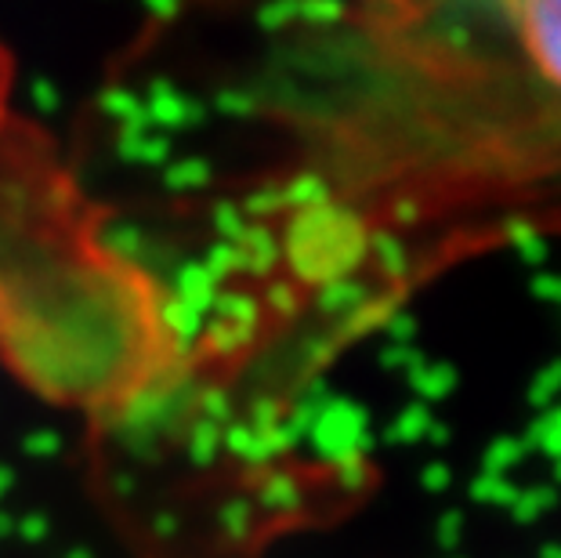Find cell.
Segmentation results:
<instances>
[{
    "label": "cell",
    "mask_w": 561,
    "mask_h": 558,
    "mask_svg": "<svg viewBox=\"0 0 561 558\" xmlns=\"http://www.w3.org/2000/svg\"><path fill=\"white\" fill-rule=\"evenodd\" d=\"M533 66L561 91V0H529L511 8Z\"/></svg>",
    "instance_id": "1"
},
{
    "label": "cell",
    "mask_w": 561,
    "mask_h": 558,
    "mask_svg": "<svg viewBox=\"0 0 561 558\" xmlns=\"http://www.w3.org/2000/svg\"><path fill=\"white\" fill-rule=\"evenodd\" d=\"M504 236H507V243L515 247V254H518L522 265H529V269H543L547 265V258H551V247H547V236H543V229L536 221L511 218L504 225Z\"/></svg>",
    "instance_id": "2"
},
{
    "label": "cell",
    "mask_w": 561,
    "mask_h": 558,
    "mask_svg": "<svg viewBox=\"0 0 561 558\" xmlns=\"http://www.w3.org/2000/svg\"><path fill=\"white\" fill-rule=\"evenodd\" d=\"M522 446H525V454L540 449V454H547L551 460H561V407L540 413V418L529 424V432L522 435Z\"/></svg>",
    "instance_id": "3"
},
{
    "label": "cell",
    "mask_w": 561,
    "mask_h": 558,
    "mask_svg": "<svg viewBox=\"0 0 561 558\" xmlns=\"http://www.w3.org/2000/svg\"><path fill=\"white\" fill-rule=\"evenodd\" d=\"M410 382L413 388L421 391V399L424 402H438V399H446L453 388H457V366H446V363H421L416 371H410Z\"/></svg>",
    "instance_id": "4"
},
{
    "label": "cell",
    "mask_w": 561,
    "mask_h": 558,
    "mask_svg": "<svg viewBox=\"0 0 561 558\" xmlns=\"http://www.w3.org/2000/svg\"><path fill=\"white\" fill-rule=\"evenodd\" d=\"M525 460V446L518 435H500L489 443L485 457H482V475H500V479H507L511 471Z\"/></svg>",
    "instance_id": "5"
},
{
    "label": "cell",
    "mask_w": 561,
    "mask_h": 558,
    "mask_svg": "<svg viewBox=\"0 0 561 558\" xmlns=\"http://www.w3.org/2000/svg\"><path fill=\"white\" fill-rule=\"evenodd\" d=\"M554 504H558L554 486H529V490H518L515 504H511V515H515V522H522V526H529V522L551 512Z\"/></svg>",
    "instance_id": "6"
},
{
    "label": "cell",
    "mask_w": 561,
    "mask_h": 558,
    "mask_svg": "<svg viewBox=\"0 0 561 558\" xmlns=\"http://www.w3.org/2000/svg\"><path fill=\"white\" fill-rule=\"evenodd\" d=\"M558 399H561V360H551L540 374L533 377L529 407H536V413H547V410H554Z\"/></svg>",
    "instance_id": "7"
},
{
    "label": "cell",
    "mask_w": 561,
    "mask_h": 558,
    "mask_svg": "<svg viewBox=\"0 0 561 558\" xmlns=\"http://www.w3.org/2000/svg\"><path fill=\"white\" fill-rule=\"evenodd\" d=\"M468 497L474 504H493V508H511L518 497V486L511 479H500V475H479V479L471 482Z\"/></svg>",
    "instance_id": "8"
},
{
    "label": "cell",
    "mask_w": 561,
    "mask_h": 558,
    "mask_svg": "<svg viewBox=\"0 0 561 558\" xmlns=\"http://www.w3.org/2000/svg\"><path fill=\"white\" fill-rule=\"evenodd\" d=\"M374 254L388 276H405V272H410V254H405L399 236H391V232L374 236Z\"/></svg>",
    "instance_id": "9"
},
{
    "label": "cell",
    "mask_w": 561,
    "mask_h": 558,
    "mask_svg": "<svg viewBox=\"0 0 561 558\" xmlns=\"http://www.w3.org/2000/svg\"><path fill=\"white\" fill-rule=\"evenodd\" d=\"M432 410L424 407V402H413L410 410L402 413V421H399V429L391 432V439H402V443H416V439H424L427 429H432Z\"/></svg>",
    "instance_id": "10"
},
{
    "label": "cell",
    "mask_w": 561,
    "mask_h": 558,
    "mask_svg": "<svg viewBox=\"0 0 561 558\" xmlns=\"http://www.w3.org/2000/svg\"><path fill=\"white\" fill-rule=\"evenodd\" d=\"M463 537V515L460 512H446L438 522V544L442 551H457Z\"/></svg>",
    "instance_id": "11"
},
{
    "label": "cell",
    "mask_w": 561,
    "mask_h": 558,
    "mask_svg": "<svg viewBox=\"0 0 561 558\" xmlns=\"http://www.w3.org/2000/svg\"><path fill=\"white\" fill-rule=\"evenodd\" d=\"M533 294L540 301L561 305V276H558V272H536V276H533Z\"/></svg>",
    "instance_id": "12"
},
{
    "label": "cell",
    "mask_w": 561,
    "mask_h": 558,
    "mask_svg": "<svg viewBox=\"0 0 561 558\" xmlns=\"http://www.w3.org/2000/svg\"><path fill=\"white\" fill-rule=\"evenodd\" d=\"M421 482H424V490H427V493H446L449 486H453V471H449V465H442V460H435V465H427V468H424Z\"/></svg>",
    "instance_id": "13"
},
{
    "label": "cell",
    "mask_w": 561,
    "mask_h": 558,
    "mask_svg": "<svg viewBox=\"0 0 561 558\" xmlns=\"http://www.w3.org/2000/svg\"><path fill=\"white\" fill-rule=\"evenodd\" d=\"M396 218L402 225H413L416 218H421V207H416L413 200H402V204H396Z\"/></svg>",
    "instance_id": "14"
},
{
    "label": "cell",
    "mask_w": 561,
    "mask_h": 558,
    "mask_svg": "<svg viewBox=\"0 0 561 558\" xmlns=\"http://www.w3.org/2000/svg\"><path fill=\"white\" fill-rule=\"evenodd\" d=\"M391 334H396V338H410L413 334V319L410 316H391Z\"/></svg>",
    "instance_id": "15"
},
{
    "label": "cell",
    "mask_w": 561,
    "mask_h": 558,
    "mask_svg": "<svg viewBox=\"0 0 561 558\" xmlns=\"http://www.w3.org/2000/svg\"><path fill=\"white\" fill-rule=\"evenodd\" d=\"M427 439H432L435 446H446L449 443V429H446V424L432 421V429H427Z\"/></svg>",
    "instance_id": "16"
},
{
    "label": "cell",
    "mask_w": 561,
    "mask_h": 558,
    "mask_svg": "<svg viewBox=\"0 0 561 558\" xmlns=\"http://www.w3.org/2000/svg\"><path fill=\"white\" fill-rule=\"evenodd\" d=\"M540 558H561V544H547V548L540 551Z\"/></svg>",
    "instance_id": "17"
},
{
    "label": "cell",
    "mask_w": 561,
    "mask_h": 558,
    "mask_svg": "<svg viewBox=\"0 0 561 558\" xmlns=\"http://www.w3.org/2000/svg\"><path fill=\"white\" fill-rule=\"evenodd\" d=\"M554 479L561 482V460H554Z\"/></svg>",
    "instance_id": "18"
}]
</instances>
